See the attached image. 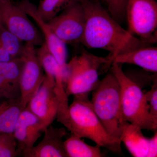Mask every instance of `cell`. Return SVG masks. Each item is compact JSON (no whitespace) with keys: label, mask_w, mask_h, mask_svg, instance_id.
<instances>
[{"label":"cell","mask_w":157,"mask_h":157,"mask_svg":"<svg viewBox=\"0 0 157 157\" xmlns=\"http://www.w3.org/2000/svg\"><path fill=\"white\" fill-rule=\"evenodd\" d=\"M81 2L86 21L80 42L87 48L107 51L113 60L118 55L150 45L123 28L101 2L97 0Z\"/></svg>","instance_id":"cell-1"},{"label":"cell","mask_w":157,"mask_h":157,"mask_svg":"<svg viewBox=\"0 0 157 157\" xmlns=\"http://www.w3.org/2000/svg\"><path fill=\"white\" fill-rule=\"evenodd\" d=\"M0 24L25 43L35 46L44 43L42 33L27 14L11 0L0 2Z\"/></svg>","instance_id":"cell-7"},{"label":"cell","mask_w":157,"mask_h":157,"mask_svg":"<svg viewBox=\"0 0 157 157\" xmlns=\"http://www.w3.org/2000/svg\"><path fill=\"white\" fill-rule=\"evenodd\" d=\"M22 1H24V0H22Z\"/></svg>","instance_id":"cell-30"},{"label":"cell","mask_w":157,"mask_h":157,"mask_svg":"<svg viewBox=\"0 0 157 157\" xmlns=\"http://www.w3.org/2000/svg\"><path fill=\"white\" fill-rule=\"evenodd\" d=\"M113 63L135 65L146 71L157 73V47L149 45L118 55L113 58Z\"/></svg>","instance_id":"cell-14"},{"label":"cell","mask_w":157,"mask_h":157,"mask_svg":"<svg viewBox=\"0 0 157 157\" xmlns=\"http://www.w3.org/2000/svg\"><path fill=\"white\" fill-rule=\"evenodd\" d=\"M17 5L36 24L44 38L45 45L59 64L63 68H66L67 58L66 43L55 34L48 22L42 19L37 11V7L34 4L28 0H24Z\"/></svg>","instance_id":"cell-11"},{"label":"cell","mask_w":157,"mask_h":157,"mask_svg":"<svg viewBox=\"0 0 157 157\" xmlns=\"http://www.w3.org/2000/svg\"><path fill=\"white\" fill-rule=\"evenodd\" d=\"M128 0H101L106 4L111 16L118 22H122L126 17V7Z\"/></svg>","instance_id":"cell-22"},{"label":"cell","mask_w":157,"mask_h":157,"mask_svg":"<svg viewBox=\"0 0 157 157\" xmlns=\"http://www.w3.org/2000/svg\"><path fill=\"white\" fill-rule=\"evenodd\" d=\"M16 143L13 134H0V152L6 147Z\"/></svg>","instance_id":"cell-25"},{"label":"cell","mask_w":157,"mask_h":157,"mask_svg":"<svg viewBox=\"0 0 157 157\" xmlns=\"http://www.w3.org/2000/svg\"><path fill=\"white\" fill-rule=\"evenodd\" d=\"M0 44L12 57L22 56L25 43L0 24Z\"/></svg>","instance_id":"cell-21"},{"label":"cell","mask_w":157,"mask_h":157,"mask_svg":"<svg viewBox=\"0 0 157 157\" xmlns=\"http://www.w3.org/2000/svg\"><path fill=\"white\" fill-rule=\"evenodd\" d=\"M120 140L134 157H147L149 138L145 137L139 127L124 121L122 126Z\"/></svg>","instance_id":"cell-15"},{"label":"cell","mask_w":157,"mask_h":157,"mask_svg":"<svg viewBox=\"0 0 157 157\" xmlns=\"http://www.w3.org/2000/svg\"><path fill=\"white\" fill-rule=\"evenodd\" d=\"M97 1H99V2H101V0H97Z\"/></svg>","instance_id":"cell-29"},{"label":"cell","mask_w":157,"mask_h":157,"mask_svg":"<svg viewBox=\"0 0 157 157\" xmlns=\"http://www.w3.org/2000/svg\"><path fill=\"white\" fill-rule=\"evenodd\" d=\"M36 46L25 43L22 57L24 62L20 79V101L24 108L38 90L45 78L43 69L37 58Z\"/></svg>","instance_id":"cell-10"},{"label":"cell","mask_w":157,"mask_h":157,"mask_svg":"<svg viewBox=\"0 0 157 157\" xmlns=\"http://www.w3.org/2000/svg\"><path fill=\"white\" fill-rule=\"evenodd\" d=\"M112 63L109 55L102 57L84 52L73 56L67 63L65 70L67 96L89 94L99 84L102 69H109Z\"/></svg>","instance_id":"cell-3"},{"label":"cell","mask_w":157,"mask_h":157,"mask_svg":"<svg viewBox=\"0 0 157 157\" xmlns=\"http://www.w3.org/2000/svg\"><path fill=\"white\" fill-rule=\"evenodd\" d=\"M37 58L40 62L45 74L54 78L56 75L64 72L66 68L62 67L45 45V42L36 48Z\"/></svg>","instance_id":"cell-19"},{"label":"cell","mask_w":157,"mask_h":157,"mask_svg":"<svg viewBox=\"0 0 157 157\" xmlns=\"http://www.w3.org/2000/svg\"><path fill=\"white\" fill-rule=\"evenodd\" d=\"M7 1V0H0V2H3V1Z\"/></svg>","instance_id":"cell-28"},{"label":"cell","mask_w":157,"mask_h":157,"mask_svg":"<svg viewBox=\"0 0 157 157\" xmlns=\"http://www.w3.org/2000/svg\"><path fill=\"white\" fill-rule=\"evenodd\" d=\"M39 119L28 109H23L18 117L13 135L17 143L18 155H24L35 145L43 132Z\"/></svg>","instance_id":"cell-12"},{"label":"cell","mask_w":157,"mask_h":157,"mask_svg":"<svg viewBox=\"0 0 157 157\" xmlns=\"http://www.w3.org/2000/svg\"><path fill=\"white\" fill-rule=\"evenodd\" d=\"M92 92L90 102L94 111L109 136L121 142L120 137L124 121L117 79L110 71Z\"/></svg>","instance_id":"cell-4"},{"label":"cell","mask_w":157,"mask_h":157,"mask_svg":"<svg viewBox=\"0 0 157 157\" xmlns=\"http://www.w3.org/2000/svg\"><path fill=\"white\" fill-rule=\"evenodd\" d=\"M45 75L39 90L26 107L39 119L43 131L56 118L59 106L55 78Z\"/></svg>","instance_id":"cell-9"},{"label":"cell","mask_w":157,"mask_h":157,"mask_svg":"<svg viewBox=\"0 0 157 157\" xmlns=\"http://www.w3.org/2000/svg\"><path fill=\"white\" fill-rule=\"evenodd\" d=\"M82 0H42L37 7L39 15L45 21H49L73 3Z\"/></svg>","instance_id":"cell-18"},{"label":"cell","mask_w":157,"mask_h":157,"mask_svg":"<svg viewBox=\"0 0 157 157\" xmlns=\"http://www.w3.org/2000/svg\"><path fill=\"white\" fill-rule=\"evenodd\" d=\"M126 17L131 34L149 44L155 42L157 3L155 0H128Z\"/></svg>","instance_id":"cell-6"},{"label":"cell","mask_w":157,"mask_h":157,"mask_svg":"<svg viewBox=\"0 0 157 157\" xmlns=\"http://www.w3.org/2000/svg\"><path fill=\"white\" fill-rule=\"evenodd\" d=\"M23 109L20 98L8 100L0 104V134H13L16 121Z\"/></svg>","instance_id":"cell-16"},{"label":"cell","mask_w":157,"mask_h":157,"mask_svg":"<svg viewBox=\"0 0 157 157\" xmlns=\"http://www.w3.org/2000/svg\"><path fill=\"white\" fill-rule=\"evenodd\" d=\"M0 97L8 100H15L20 98L19 90L15 88L0 74Z\"/></svg>","instance_id":"cell-24"},{"label":"cell","mask_w":157,"mask_h":157,"mask_svg":"<svg viewBox=\"0 0 157 157\" xmlns=\"http://www.w3.org/2000/svg\"><path fill=\"white\" fill-rule=\"evenodd\" d=\"M109 70L119 84L124 121L135 125L142 130L156 132L157 125L154 123L150 116L145 93L138 84L124 73L122 64L113 63Z\"/></svg>","instance_id":"cell-5"},{"label":"cell","mask_w":157,"mask_h":157,"mask_svg":"<svg viewBox=\"0 0 157 157\" xmlns=\"http://www.w3.org/2000/svg\"><path fill=\"white\" fill-rule=\"evenodd\" d=\"M88 94L74 96L63 125L71 134L92 140L97 145L116 153L121 152V142L109 136L94 111Z\"/></svg>","instance_id":"cell-2"},{"label":"cell","mask_w":157,"mask_h":157,"mask_svg":"<svg viewBox=\"0 0 157 157\" xmlns=\"http://www.w3.org/2000/svg\"><path fill=\"white\" fill-rule=\"evenodd\" d=\"M157 132L151 138H149L148 151L147 157L157 156Z\"/></svg>","instance_id":"cell-26"},{"label":"cell","mask_w":157,"mask_h":157,"mask_svg":"<svg viewBox=\"0 0 157 157\" xmlns=\"http://www.w3.org/2000/svg\"><path fill=\"white\" fill-rule=\"evenodd\" d=\"M85 21L84 8L79 2L68 6L47 22L55 34L67 44L80 42Z\"/></svg>","instance_id":"cell-8"},{"label":"cell","mask_w":157,"mask_h":157,"mask_svg":"<svg viewBox=\"0 0 157 157\" xmlns=\"http://www.w3.org/2000/svg\"><path fill=\"white\" fill-rule=\"evenodd\" d=\"M44 136L37 145H34L23 156L25 157H67L63 146V138L67 134L64 128L52 124L43 132Z\"/></svg>","instance_id":"cell-13"},{"label":"cell","mask_w":157,"mask_h":157,"mask_svg":"<svg viewBox=\"0 0 157 157\" xmlns=\"http://www.w3.org/2000/svg\"><path fill=\"white\" fill-rule=\"evenodd\" d=\"M13 59L14 58L12 57L10 54L0 44V62L9 61Z\"/></svg>","instance_id":"cell-27"},{"label":"cell","mask_w":157,"mask_h":157,"mask_svg":"<svg viewBox=\"0 0 157 157\" xmlns=\"http://www.w3.org/2000/svg\"><path fill=\"white\" fill-rule=\"evenodd\" d=\"M24 62L22 57L6 62H0V74L15 88L19 90V84Z\"/></svg>","instance_id":"cell-20"},{"label":"cell","mask_w":157,"mask_h":157,"mask_svg":"<svg viewBox=\"0 0 157 157\" xmlns=\"http://www.w3.org/2000/svg\"><path fill=\"white\" fill-rule=\"evenodd\" d=\"M65 151L67 157H101V147L91 146L86 143L80 137L74 135L63 141Z\"/></svg>","instance_id":"cell-17"},{"label":"cell","mask_w":157,"mask_h":157,"mask_svg":"<svg viewBox=\"0 0 157 157\" xmlns=\"http://www.w3.org/2000/svg\"><path fill=\"white\" fill-rule=\"evenodd\" d=\"M151 89L145 93L149 108V113L154 123L157 125V81L156 76L152 77Z\"/></svg>","instance_id":"cell-23"}]
</instances>
